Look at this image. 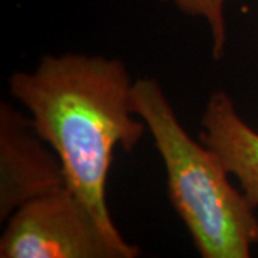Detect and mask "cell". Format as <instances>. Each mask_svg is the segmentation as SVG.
Returning a JSON list of instances; mask_svg holds the SVG:
<instances>
[{"instance_id": "6da1fadb", "label": "cell", "mask_w": 258, "mask_h": 258, "mask_svg": "<svg viewBox=\"0 0 258 258\" xmlns=\"http://www.w3.org/2000/svg\"><path fill=\"white\" fill-rule=\"evenodd\" d=\"M132 86L119 59L79 53L45 56L35 71L9 79L10 93L30 112L37 135L59 158L66 186L118 242L126 241L106 203L113 151L131 152L147 129L135 118Z\"/></svg>"}, {"instance_id": "7a4b0ae2", "label": "cell", "mask_w": 258, "mask_h": 258, "mask_svg": "<svg viewBox=\"0 0 258 258\" xmlns=\"http://www.w3.org/2000/svg\"><path fill=\"white\" fill-rule=\"evenodd\" d=\"M132 106L149 129L165 165L169 200L204 258H248L258 220L244 192L228 181L221 158L185 131L161 85L138 79Z\"/></svg>"}, {"instance_id": "3957f363", "label": "cell", "mask_w": 258, "mask_h": 258, "mask_svg": "<svg viewBox=\"0 0 258 258\" xmlns=\"http://www.w3.org/2000/svg\"><path fill=\"white\" fill-rule=\"evenodd\" d=\"M139 248L102 230L68 186L22 204L0 241L2 258H135Z\"/></svg>"}, {"instance_id": "277c9868", "label": "cell", "mask_w": 258, "mask_h": 258, "mask_svg": "<svg viewBox=\"0 0 258 258\" xmlns=\"http://www.w3.org/2000/svg\"><path fill=\"white\" fill-rule=\"evenodd\" d=\"M32 119L0 106V218L22 204L66 186L59 158L43 147Z\"/></svg>"}, {"instance_id": "5b68a950", "label": "cell", "mask_w": 258, "mask_h": 258, "mask_svg": "<svg viewBox=\"0 0 258 258\" xmlns=\"http://www.w3.org/2000/svg\"><path fill=\"white\" fill-rule=\"evenodd\" d=\"M201 142L218 154L238 179L249 204L258 207V132L240 116L225 91L211 93L201 118Z\"/></svg>"}, {"instance_id": "8992f818", "label": "cell", "mask_w": 258, "mask_h": 258, "mask_svg": "<svg viewBox=\"0 0 258 258\" xmlns=\"http://www.w3.org/2000/svg\"><path fill=\"white\" fill-rule=\"evenodd\" d=\"M171 3L182 13L194 18H203L211 33L212 56L221 59L227 45V23H225V0H161Z\"/></svg>"}]
</instances>
